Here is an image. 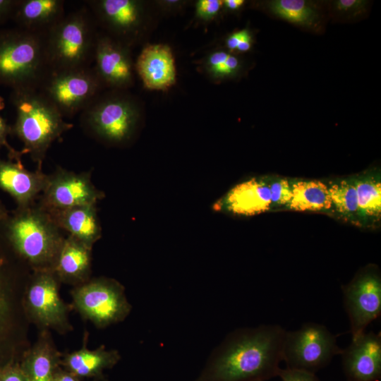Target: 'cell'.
I'll return each instance as SVG.
<instances>
[{"mask_svg":"<svg viewBox=\"0 0 381 381\" xmlns=\"http://www.w3.org/2000/svg\"><path fill=\"white\" fill-rule=\"evenodd\" d=\"M267 180L271 198V209L287 208L292 198L290 180L285 178H267Z\"/></svg>","mask_w":381,"mask_h":381,"instance_id":"cell-30","label":"cell"},{"mask_svg":"<svg viewBox=\"0 0 381 381\" xmlns=\"http://www.w3.org/2000/svg\"><path fill=\"white\" fill-rule=\"evenodd\" d=\"M277 16L294 23L311 27L315 25L317 13L303 0H275L270 4Z\"/></svg>","mask_w":381,"mask_h":381,"instance_id":"cell-29","label":"cell"},{"mask_svg":"<svg viewBox=\"0 0 381 381\" xmlns=\"http://www.w3.org/2000/svg\"><path fill=\"white\" fill-rule=\"evenodd\" d=\"M71 296L78 313L98 328L122 322L131 310L124 287L110 278L89 279L75 286Z\"/></svg>","mask_w":381,"mask_h":381,"instance_id":"cell-7","label":"cell"},{"mask_svg":"<svg viewBox=\"0 0 381 381\" xmlns=\"http://www.w3.org/2000/svg\"><path fill=\"white\" fill-rule=\"evenodd\" d=\"M47 175L38 167L35 171L26 169L21 162L0 159V189L16 201L17 208L35 203L46 185Z\"/></svg>","mask_w":381,"mask_h":381,"instance_id":"cell-18","label":"cell"},{"mask_svg":"<svg viewBox=\"0 0 381 381\" xmlns=\"http://www.w3.org/2000/svg\"><path fill=\"white\" fill-rule=\"evenodd\" d=\"M51 71L44 34L22 28L0 32V83L38 90Z\"/></svg>","mask_w":381,"mask_h":381,"instance_id":"cell-4","label":"cell"},{"mask_svg":"<svg viewBox=\"0 0 381 381\" xmlns=\"http://www.w3.org/2000/svg\"><path fill=\"white\" fill-rule=\"evenodd\" d=\"M344 306L349 318L352 339L381 313V277L377 268L368 266L342 287Z\"/></svg>","mask_w":381,"mask_h":381,"instance_id":"cell-12","label":"cell"},{"mask_svg":"<svg viewBox=\"0 0 381 381\" xmlns=\"http://www.w3.org/2000/svg\"><path fill=\"white\" fill-rule=\"evenodd\" d=\"M41 195L39 204L47 211L96 205L104 196L92 183L88 173H75L60 167L47 175Z\"/></svg>","mask_w":381,"mask_h":381,"instance_id":"cell-13","label":"cell"},{"mask_svg":"<svg viewBox=\"0 0 381 381\" xmlns=\"http://www.w3.org/2000/svg\"><path fill=\"white\" fill-rule=\"evenodd\" d=\"M1 381H29L20 364L11 361L0 368Z\"/></svg>","mask_w":381,"mask_h":381,"instance_id":"cell-35","label":"cell"},{"mask_svg":"<svg viewBox=\"0 0 381 381\" xmlns=\"http://www.w3.org/2000/svg\"><path fill=\"white\" fill-rule=\"evenodd\" d=\"M11 250L0 236V360L6 355L9 356L13 349L15 304L12 288V267L8 256Z\"/></svg>","mask_w":381,"mask_h":381,"instance_id":"cell-20","label":"cell"},{"mask_svg":"<svg viewBox=\"0 0 381 381\" xmlns=\"http://www.w3.org/2000/svg\"><path fill=\"white\" fill-rule=\"evenodd\" d=\"M351 179L356 191L361 225L377 224L381 215L380 174L368 171Z\"/></svg>","mask_w":381,"mask_h":381,"instance_id":"cell-25","label":"cell"},{"mask_svg":"<svg viewBox=\"0 0 381 381\" xmlns=\"http://www.w3.org/2000/svg\"><path fill=\"white\" fill-rule=\"evenodd\" d=\"M0 381H1V380H0Z\"/></svg>","mask_w":381,"mask_h":381,"instance_id":"cell-42","label":"cell"},{"mask_svg":"<svg viewBox=\"0 0 381 381\" xmlns=\"http://www.w3.org/2000/svg\"><path fill=\"white\" fill-rule=\"evenodd\" d=\"M16 110L11 133L23 143L22 154H28L42 167L47 152L63 133L73 128L57 109L37 89L13 90Z\"/></svg>","mask_w":381,"mask_h":381,"instance_id":"cell-3","label":"cell"},{"mask_svg":"<svg viewBox=\"0 0 381 381\" xmlns=\"http://www.w3.org/2000/svg\"><path fill=\"white\" fill-rule=\"evenodd\" d=\"M61 355L50 334L43 330L35 345L23 355L20 366L29 381H53Z\"/></svg>","mask_w":381,"mask_h":381,"instance_id":"cell-24","label":"cell"},{"mask_svg":"<svg viewBox=\"0 0 381 381\" xmlns=\"http://www.w3.org/2000/svg\"><path fill=\"white\" fill-rule=\"evenodd\" d=\"M82 112L84 128L99 140L114 145L131 139L140 119L137 102L121 90L99 95Z\"/></svg>","mask_w":381,"mask_h":381,"instance_id":"cell-6","label":"cell"},{"mask_svg":"<svg viewBox=\"0 0 381 381\" xmlns=\"http://www.w3.org/2000/svg\"><path fill=\"white\" fill-rule=\"evenodd\" d=\"M252 43V36L247 29L234 32L226 39V47L230 52H248L251 48Z\"/></svg>","mask_w":381,"mask_h":381,"instance_id":"cell-31","label":"cell"},{"mask_svg":"<svg viewBox=\"0 0 381 381\" xmlns=\"http://www.w3.org/2000/svg\"><path fill=\"white\" fill-rule=\"evenodd\" d=\"M156 4L163 11L166 13H174L179 11L186 4L184 1L179 0H164L157 1Z\"/></svg>","mask_w":381,"mask_h":381,"instance_id":"cell-37","label":"cell"},{"mask_svg":"<svg viewBox=\"0 0 381 381\" xmlns=\"http://www.w3.org/2000/svg\"><path fill=\"white\" fill-rule=\"evenodd\" d=\"M222 6L223 1L221 0H199L195 4V16L203 21L213 20Z\"/></svg>","mask_w":381,"mask_h":381,"instance_id":"cell-32","label":"cell"},{"mask_svg":"<svg viewBox=\"0 0 381 381\" xmlns=\"http://www.w3.org/2000/svg\"><path fill=\"white\" fill-rule=\"evenodd\" d=\"M97 34L87 11L80 9L64 15L44 34L50 70L90 67Z\"/></svg>","mask_w":381,"mask_h":381,"instance_id":"cell-5","label":"cell"},{"mask_svg":"<svg viewBox=\"0 0 381 381\" xmlns=\"http://www.w3.org/2000/svg\"><path fill=\"white\" fill-rule=\"evenodd\" d=\"M47 212L61 229L91 248L101 237L102 230L96 205Z\"/></svg>","mask_w":381,"mask_h":381,"instance_id":"cell-22","label":"cell"},{"mask_svg":"<svg viewBox=\"0 0 381 381\" xmlns=\"http://www.w3.org/2000/svg\"><path fill=\"white\" fill-rule=\"evenodd\" d=\"M59 283L52 270L35 271L25 293L23 306L29 319L43 330L66 333L72 326L68 307L59 294Z\"/></svg>","mask_w":381,"mask_h":381,"instance_id":"cell-11","label":"cell"},{"mask_svg":"<svg viewBox=\"0 0 381 381\" xmlns=\"http://www.w3.org/2000/svg\"><path fill=\"white\" fill-rule=\"evenodd\" d=\"M244 3L243 0H224L223 6L229 11H236L241 8Z\"/></svg>","mask_w":381,"mask_h":381,"instance_id":"cell-40","label":"cell"},{"mask_svg":"<svg viewBox=\"0 0 381 381\" xmlns=\"http://www.w3.org/2000/svg\"><path fill=\"white\" fill-rule=\"evenodd\" d=\"M102 88L93 68L85 67L51 71L38 90L64 118L83 111Z\"/></svg>","mask_w":381,"mask_h":381,"instance_id":"cell-8","label":"cell"},{"mask_svg":"<svg viewBox=\"0 0 381 381\" xmlns=\"http://www.w3.org/2000/svg\"><path fill=\"white\" fill-rule=\"evenodd\" d=\"M278 377L281 381H319L315 373L294 368H280Z\"/></svg>","mask_w":381,"mask_h":381,"instance_id":"cell-34","label":"cell"},{"mask_svg":"<svg viewBox=\"0 0 381 381\" xmlns=\"http://www.w3.org/2000/svg\"><path fill=\"white\" fill-rule=\"evenodd\" d=\"M87 4L108 35L130 48L145 37L151 28L152 16L145 1L94 0Z\"/></svg>","mask_w":381,"mask_h":381,"instance_id":"cell-10","label":"cell"},{"mask_svg":"<svg viewBox=\"0 0 381 381\" xmlns=\"http://www.w3.org/2000/svg\"><path fill=\"white\" fill-rule=\"evenodd\" d=\"M92 248L68 235L64 238L52 270L60 282L78 286L90 279Z\"/></svg>","mask_w":381,"mask_h":381,"instance_id":"cell-19","label":"cell"},{"mask_svg":"<svg viewBox=\"0 0 381 381\" xmlns=\"http://www.w3.org/2000/svg\"><path fill=\"white\" fill-rule=\"evenodd\" d=\"M8 215L9 214L7 210L6 209V207H4V205L0 200V222L6 219Z\"/></svg>","mask_w":381,"mask_h":381,"instance_id":"cell-41","label":"cell"},{"mask_svg":"<svg viewBox=\"0 0 381 381\" xmlns=\"http://www.w3.org/2000/svg\"><path fill=\"white\" fill-rule=\"evenodd\" d=\"M92 68L103 87L123 90L133 85L135 65L130 47L108 35L97 34Z\"/></svg>","mask_w":381,"mask_h":381,"instance_id":"cell-14","label":"cell"},{"mask_svg":"<svg viewBox=\"0 0 381 381\" xmlns=\"http://www.w3.org/2000/svg\"><path fill=\"white\" fill-rule=\"evenodd\" d=\"M18 1L0 0V22L13 16Z\"/></svg>","mask_w":381,"mask_h":381,"instance_id":"cell-38","label":"cell"},{"mask_svg":"<svg viewBox=\"0 0 381 381\" xmlns=\"http://www.w3.org/2000/svg\"><path fill=\"white\" fill-rule=\"evenodd\" d=\"M61 0L18 1L13 18L20 28L45 34L64 16Z\"/></svg>","mask_w":381,"mask_h":381,"instance_id":"cell-23","label":"cell"},{"mask_svg":"<svg viewBox=\"0 0 381 381\" xmlns=\"http://www.w3.org/2000/svg\"><path fill=\"white\" fill-rule=\"evenodd\" d=\"M1 224L13 251L34 271L53 269L65 237L40 204L17 208Z\"/></svg>","mask_w":381,"mask_h":381,"instance_id":"cell-2","label":"cell"},{"mask_svg":"<svg viewBox=\"0 0 381 381\" xmlns=\"http://www.w3.org/2000/svg\"><path fill=\"white\" fill-rule=\"evenodd\" d=\"M79 350L61 355L60 365L79 378L104 380V371L113 368L121 356L116 350H107L101 346L90 350L84 341Z\"/></svg>","mask_w":381,"mask_h":381,"instance_id":"cell-21","label":"cell"},{"mask_svg":"<svg viewBox=\"0 0 381 381\" xmlns=\"http://www.w3.org/2000/svg\"><path fill=\"white\" fill-rule=\"evenodd\" d=\"M4 100L0 97V111L4 108ZM11 133V127L8 126L6 121L0 114V147L4 146L8 152V157L10 159L21 162V156L23 155L21 152L16 150L13 148L7 142V136Z\"/></svg>","mask_w":381,"mask_h":381,"instance_id":"cell-33","label":"cell"},{"mask_svg":"<svg viewBox=\"0 0 381 381\" xmlns=\"http://www.w3.org/2000/svg\"><path fill=\"white\" fill-rule=\"evenodd\" d=\"M335 336L324 325L306 322L294 331H286L282 360L286 368L315 373L341 353Z\"/></svg>","mask_w":381,"mask_h":381,"instance_id":"cell-9","label":"cell"},{"mask_svg":"<svg viewBox=\"0 0 381 381\" xmlns=\"http://www.w3.org/2000/svg\"><path fill=\"white\" fill-rule=\"evenodd\" d=\"M286 330L278 325L239 328L214 349L193 381H267L278 375Z\"/></svg>","mask_w":381,"mask_h":381,"instance_id":"cell-1","label":"cell"},{"mask_svg":"<svg viewBox=\"0 0 381 381\" xmlns=\"http://www.w3.org/2000/svg\"><path fill=\"white\" fill-rule=\"evenodd\" d=\"M327 183L332 213L346 222L361 225L357 195L351 178L331 181Z\"/></svg>","mask_w":381,"mask_h":381,"instance_id":"cell-27","label":"cell"},{"mask_svg":"<svg viewBox=\"0 0 381 381\" xmlns=\"http://www.w3.org/2000/svg\"><path fill=\"white\" fill-rule=\"evenodd\" d=\"M135 70L144 87L150 90L167 91L176 82L175 59L167 44H147L135 64Z\"/></svg>","mask_w":381,"mask_h":381,"instance_id":"cell-17","label":"cell"},{"mask_svg":"<svg viewBox=\"0 0 381 381\" xmlns=\"http://www.w3.org/2000/svg\"><path fill=\"white\" fill-rule=\"evenodd\" d=\"M292 198L287 209L332 212L327 183L319 180H290Z\"/></svg>","mask_w":381,"mask_h":381,"instance_id":"cell-26","label":"cell"},{"mask_svg":"<svg viewBox=\"0 0 381 381\" xmlns=\"http://www.w3.org/2000/svg\"><path fill=\"white\" fill-rule=\"evenodd\" d=\"M215 212L248 217L271 210L267 178L253 177L231 188L212 205Z\"/></svg>","mask_w":381,"mask_h":381,"instance_id":"cell-16","label":"cell"},{"mask_svg":"<svg viewBox=\"0 0 381 381\" xmlns=\"http://www.w3.org/2000/svg\"><path fill=\"white\" fill-rule=\"evenodd\" d=\"M200 65L203 73L214 81L234 78L242 68L241 61L236 56L222 49L207 54Z\"/></svg>","mask_w":381,"mask_h":381,"instance_id":"cell-28","label":"cell"},{"mask_svg":"<svg viewBox=\"0 0 381 381\" xmlns=\"http://www.w3.org/2000/svg\"><path fill=\"white\" fill-rule=\"evenodd\" d=\"M53 381H80V378L59 366L55 372Z\"/></svg>","mask_w":381,"mask_h":381,"instance_id":"cell-39","label":"cell"},{"mask_svg":"<svg viewBox=\"0 0 381 381\" xmlns=\"http://www.w3.org/2000/svg\"><path fill=\"white\" fill-rule=\"evenodd\" d=\"M365 4L366 1L362 0H339L335 3L337 10L346 13L361 11Z\"/></svg>","mask_w":381,"mask_h":381,"instance_id":"cell-36","label":"cell"},{"mask_svg":"<svg viewBox=\"0 0 381 381\" xmlns=\"http://www.w3.org/2000/svg\"><path fill=\"white\" fill-rule=\"evenodd\" d=\"M348 381H377L381 376V334L363 332L340 353Z\"/></svg>","mask_w":381,"mask_h":381,"instance_id":"cell-15","label":"cell"}]
</instances>
